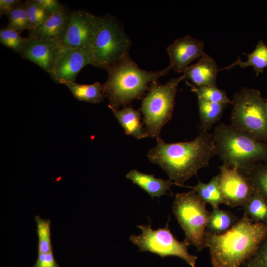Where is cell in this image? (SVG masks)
Segmentation results:
<instances>
[{"mask_svg": "<svg viewBox=\"0 0 267 267\" xmlns=\"http://www.w3.org/2000/svg\"><path fill=\"white\" fill-rule=\"evenodd\" d=\"M156 145L147 154L149 161L167 174L174 184L183 186L184 183L198 171L209 165L217 155L212 134L201 132L188 142L168 143L160 137Z\"/></svg>", "mask_w": 267, "mask_h": 267, "instance_id": "obj_1", "label": "cell"}, {"mask_svg": "<svg viewBox=\"0 0 267 267\" xmlns=\"http://www.w3.org/2000/svg\"><path fill=\"white\" fill-rule=\"evenodd\" d=\"M267 237V224L254 222L244 213L228 231L220 235L205 233L206 248L214 267H240L252 258Z\"/></svg>", "mask_w": 267, "mask_h": 267, "instance_id": "obj_2", "label": "cell"}, {"mask_svg": "<svg viewBox=\"0 0 267 267\" xmlns=\"http://www.w3.org/2000/svg\"><path fill=\"white\" fill-rule=\"evenodd\" d=\"M108 78L102 85L109 109H118L140 98L148 90L150 84L170 71L169 67L157 71H146L132 60L129 53L107 69Z\"/></svg>", "mask_w": 267, "mask_h": 267, "instance_id": "obj_3", "label": "cell"}, {"mask_svg": "<svg viewBox=\"0 0 267 267\" xmlns=\"http://www.w3.org/2000/svg\"><path fill=\"white\" fill-rule=\"evenodd\" d=\"M212 135L217 155L225 166L242 170L267 161V143L256 140L231 125L220 123Z\"/></svg>", "mask_w": 267, "mask_h": 267, "instance_id": "obj_4", "label": "cell"}, {"mask_svg": "<svg viewBox=\"0 0 267 267\" xmlns=\"http://www.w3.org/2000/svg\"><path fill=\"white\" fill-rule=\"evenodd\" d=\"M231 125L257 140L267 143L265 98L258 90L243 87L231 100Z\"/></svg>", "mask_w": 267, "mask_h": 267, "instance_id": "obj_5", "label": "cell"}, {"mask_svg": "<svg viewBox=\"0 0 267 267\" xmlns=\"http://www.w3.org/2000/svg\"><path fill=\"white\" fill-rule=\"evenodd\" d=\"M131 42L117 20L110 15L100 17L94 39L87 50L91 65L107 70L129 53Z\"/></svg>", "mask_w": 267, "mask_h": 267, "instance_id": "obj_6", "label": "cell"}, {"mask_svg": "<svg viewBox=\"0 0 267 267\" xmlns=\"http://www.w3.org/2000/svg\"><path fill=\"white\" fill-rule=\"evenodd\" d=\"M184 79L182 75L171 78L164 84L157 81L150 84L140 109L148 137H159L162 127L172 118L178 87Z\"/></svg>", "mask_w": 267, "mask_h": 267, "instance_id": "obj_7", "label": "cell"}, {"mask_svg": "<svg viewBox=\"0 0 267 267\" xmlns=\"http://www.w3.org/2000/svg\"><path fill=\"white\" fill-rule=\"evenodd\" d=\"M172 211L185 233V240L200 251L206 248L205 233L211 214L192 190L176 194Z\"/></svg>", "mask_w": 267, "mask_h": 267, "instance_id": "obj_8", "label": "cell"}, {"mask_svg": "<svg viewBox=\"0 0 267 267\" xmlns=\"http://www.w3.org/2000/svg\"><path fill=\"white\" fill-rule=\"evenodd\" d=\"M168 222L165 227L156 230L152 228L150 223L137 225L141 231V234H132L129 239L138 247L139 251H148L162 258L169 256L178 257L191 267H195L197 256L189 253V244L185 240L180 242L174 237L169 228Z\"/></svg>", "mask_w": 267, "mask_h": 267, "instance_id": "obj_9", "label": "cell"}, {"mask_svg": "<svg viewBox=\"0 0 267 267\" xmlns=\"http://www.w3.org/2000/svg\"><path fill=\"white\" fill-rule=\"evenodd\" d=\"M100 17L84 10H74L62 42L64 47L87 51L91 44L97 31Z\"/></svg>", "mask_w": 267, "mask_h": 267, "instance_id": "obj_10", "label": "cell"}, {"mask_svg": "<svg viewBox=\"0 0 267 267\" xmlns=\"http://www.w3.org/2000/svg\"><path fill=\"white\" fill-rule=\"evenodd\" d=\"M218 185L225 201L231 207L243 206L255 192L246 176L236 167H219Z\"/></svg>", "mask_w": 267, "mask_h": 267, "instance_id": "obj_11", "label": "cell"}, {"mask_svg": "<svg viewBox=\"0 0 267 267\" xmlns=\"http://www.w3.org/2000/svg\"><path fill=\"white\" fill-rule=\"evenodd\" d=\"M89 64L91 62L86 50L63 46L49 74L56 83L64 85L75 82L79 72Z\"/></svg>", "mask_w": 267, "mask_h": 267, "instance_id": "obj_12", "label": "cell"}, {"mask_svg": "<svg viewBox=\"0 0 267 267\" xmlns=\"http://www.w3.org/2000/svg\"><path fill=\"white\" fill-rule=\"evenodd\" d=\"M202 40L187 35L176 39L167 48L170 70L183 73L189 64L205 53Z\"/></svg>", "mask_w": 267, "mask_h": 267, "instance_id": "obj_13", "label": "cell"}, {"mask_svg": "<svg viewBox=\"0 0 267 267\" xmlns=\"http://www.w3.org/2000/svg\"><path fill=\"white\" fill-rule=\"evenodd\" d=\"M25 49L21 55L49 73L63 47L60 43L29 36Z\"/></svg>", "mask_w": 267, "mask_h": 267, "instance_id": "obj_14", "label": "cell"}, {"mask_svg": "<svg viewBox=\"0 0 267 267\" xmlns=\"http://www.w3.org/2000/svg\"><path fill=\"white\" fill-rule=\"evenodd\" d=\"M70 13L63 6L59 11L50 15L39 27L30 31L29 36L62 44Z\"/></svg>", "mask_w": 267, "mask_h": 267, "instance_id": "obj_15", "label": "cell"}, {"mask_svg": "<svg viewBox=\"0 0 267 267\" xmlns=\"http://www.w3.org/2000/svg\"><path fill=\"white\" fill-rule=\"evenodd\" d=\"M218 71L215 61L205 53L196 63L187 67L183 75L194 86H216Z\"/></svg>", "mask_w": 267, "mask_h": 267, "instance_id": "obj_16", "label": "cell"}, {"mask_svg": "<svg viewBox=\"0 0 267 267\" xmlns=\"http://www.w3.org/2000/svg\"><path fill=\"white\" fill-rule=\"evenodd\" d=\"M126 178L144 190L152 198L167 195V191L174 184L170 178L164 180L156 178L153 174L144 173L136 169L130 171Z\"/></svg>", "mask_w": 267, "mask_h": 267, "instance_id": "obj_17", "label": "cell"}, {"mask_svg": "<svg viewBox=\"0 0 267 267\" xmlns=\"http://www.w3.org/2000/svg\"><path fill=\"white\" fill-rule=\"evenodd\" d=\"M114 116L128 135L138 139L148 137L141 122V115L138 110L131 106H125L120 110L110 108Z\"/></svg>", "mask_w": 267, "mask_h": 267, "instance_id": "obj_18", "label": "cell"}, {"mask_svg": "<svg viewBox=\"0 0 267 267\" xmlns=\"http://www.w3.org/2000/svg\"><path fill=\"white\" fill-rule=\"evenodd\" d=\"M247 57V60L242 61L239 57L238 59L231 64L224 67L220 70H229L231 68L239 66L241 68H246L248 67H252L256 72V75L263 73L264 69L267 67V46L265 43L260 40L258 41L254 51L250 54L243 53Z\"/></svg>", "mask_w": 267, "mask_h": 267, "instance_id": "obj_19", "label": "cell"}, {"mask_svg": "<svg viewBox=\"0 0 267 267\" xmlns=\"http://www.w3.org/2000/svg\"><path fill=\"white\" fill-rule=\"evenodd\" d=\"M197 99L200 131L201 132H208V131L221 119L228 104L213 103L201 98Z\"/></svg>", "mask_w": 267, "mask_h": 267, "instance_id": "obj_20", "label": "cell"}, {"mask_svg": "<svg viewBox=\"0 0 267 267\" xmlns=\"http://www.w3.org/2000/svg\"><path fill=\"white\" fill-rule=\"evenodd\" d=\"M64 85L68 88L74 97L79 101L99 103L103 101L105 97L102 85L98 82L91 84H82L73 82Z\"/></svg>", "mask_w": 267, "mask_h": 267, "instance_id": "obj_21", "label": "cell"}, {"mask_svg": "<svg viewBox=\"0 0 267 267\" xmlns=\"http://www.w3.org/2000/svg\"><path fill=\"white\" fill-rule=\"evenodd\" d=\"M238 220L237 217L229 211L219 208L213 209L208 221L206 231L213 234H222L230 230Z\"/></svg>", "mask_w": 267, "mask_h": 267, "instance_id": "obj_22", "label": "cell"}, {"mask_svg": "<svg viewBox=\"0 0 267 267\" xmlns=\"http://www.w3.org/2000/svg\"><path fill=\"white\" fill-rule=\"evenodd\" d=\"M240 170L246 176L254 191L267 203V161Z\"/></svg>", "mask_w": 267, "mask_h": 267, "instance_id": "obj_23", "label": "cell"}, {"mask_svg": "<svg viewBox=\"0 0 267 267\" xmlns=\"http://www.w3.org/2000/svg\"><path fill=\"white\" fill-rule=\"evenodd\" d=\"M186 187L194 190L199 198L205 203L210 204L213 209L219 208L220 204H225L224 199L218 185V175L213 177L207 183L199 181L197 184L194 186Z\"/></svg>", "mask_w": 267, "mask_h": 267, "instance_id": "obj_24", "label": "cell"}, {"mask_svg": "<svg viewBox=\"0 0 267 267\" xmlns=\"http://www.w3.org/2000/svg\"><path fill=\"white\" fill-rule=\"evenodd\" d=\"M243 207L252 221L267 224V203L258 193L255 192Z\"/></svg>", "mask_w": 267, "mask_h": 267, "instance_id": "obj_25", "label": "cell"}, {"mask_svg": "<svg viewBox=\"0 0 267 267\" xmlns=\"http://www.w3.org/2000/svg\"><path fill=\"white\" fill-rule=\"evenodd\" d=\"M191 90L195 92L197 98L221 104H231L224 90L219 89L216 86H194L188 83Z\"/></svg>", "mask_w": 267, "mask_h": 267, "instance_id": "obj_26", "label": "cell"}, {"mask_svg": "<svg viewBox=\"0 0 267 267\" xmlns=\"http://www.w3.org/2000/svg\"><path fill=\"white\" fill-rule=\"evenodd\" d=\"M34 218L37 223L38 253L53 252L51 240L50 220L42 219L38 215L35 216Z\"/></svg>", "mask_w": 267, "mask_h": 267, "instance_id": "obj_27", "label": "cell"}, {"mask_svg": "<svg viewBox=\"0 0 267 267\" xmlns=\"http://www.w3.org/2000/svg\"><path fill=\"white\" fill-rule=\"evenodd\" d=\"M28 38L22 37L20 33L8 27L0 30V41L6 47L22 55L26 47Z\"/></svg>", "mask_w": 267, "mask_h": 267, "instance_id": "obj_28", "label": "cell"}, {"mask_svg": "<svg viewBox=\"0 0 267 267\" xmlns=\"http://www.w3.org/2000/svg\"><path fill=\"white\" fill-rule=\"evenodd\" d=\"M7 27L19 32L28 30L31 27L27 16L25 3L20 2L8 14Z\"/></svg>", "mask_w": 267, "mask_h": 267, "instance_id": "obj_29", "label": "cell"}, {"mask_svg": "<svg viewBox=\"0 0 267 267\" xmlns=\"http://www.w3.org/2000/svg\"><path fill=\"white\" fill-rule=\"evenodd\" d=\"M24 3L31 27L30 31L39 27L50 16L35 0H27Z\"/></svg>", "mask_w": 267, "mask_h": 267, "instance_id": "obj_30", "label": "cell"}, {"mask_svg": "<svg viewBox=\"0 0 267 267\" xmlns=\"http://www.w3.org/2000/svg\"><path fill=\"white\" fill-rule=\"evenodd\" d=\"M32 267H59L53 252L38 253L37 260Z\"/></svg>", "mask_w": 267, "mask_h": 267, "instance_id": "obj_31", "label": "cell"}, {"mask_svg": "<svg viewBox=\"0 0 267 267\" xmlns=\"http://www.w3.org/2000/svg\"><path fill=\"white\" fill-rule=\"evenodd\" d=\"M253 258L261 267H267V237L261 243Z\"/></svg>", "mask_w": 267, "mask_h": 267, "instance_id": "obj_32", "label": "cell"}, {"mask_svg": "<svg viewBox=\"0 0 267 267\" xmlns=\"http://www.w3.org/2000/svg\"><path fill=\"white\" fill-rule=\"evenodd\" d=\"M49 15H51L58 11L62 6L57 0H35Z\"/></svg>", "mask_w": 267, "mask_h": 267, "instance_id": "obj_33", "label": "cell"}, {"mask_svg": "<svg viewBox=\"0 0 267 267\" xmlns=\"http://www.w3.org/2000/svg\"><path fill=\"white\" fill-rule=\"evenodd\" d=\"M19 0H0V17L4 14H8L20 2Z\"/></svg>", "mask_w": 267, "mask_h": 267, "instance_id": "obj_34", "label": "cell"}, {"mask_svg": "<svg viewBox=\"0 0 267 267\" xmlns=\"http://www.w3.org/2000/svg\"><path fill=\"white\" fill-rule=\"evenodd\" d=\"M240 267H261L253 258H251L245 261Z\"/></svg>", "mask_w": 267, "mask_h": 267, "instance_id": "obj_35", "label": "cell"}, {"mask_svg": "<svg viewBox=\"0 0 267 267\" xmlns=\"http://www.w3.org/2000/svg\"><path fill=\"white\" fill-rule=\"evenodd\" d=\"M265 103H266V110H267V96L265 98Z\"/></svg>", "mask_w": 267, "mask_h": 267, "instance_id": "obj_36", "label": "cell"}]
</instances>
